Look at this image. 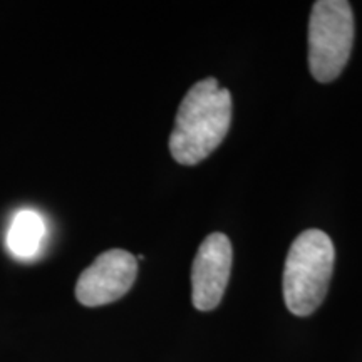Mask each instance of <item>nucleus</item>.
Listing matches in <instances>:
<instances>
[{"mask_svg":"<svg viewBox=\"0 0 362 362\" xmlns=\"http://www.w3.org/2000/svg\"><path fill=\"white\" fill-rule=\"evenodd\" d=\"M233 250L225 233L203 240L192 267V300L198 310H214L223 298L232 272Z\"/></svg>","mask_w":362,"mask_h":362,"instance_id":"5","label":"nucleus"},{"mask_svg":"<svg viewBox=\"0 0 362 362\" xmlns=\"http://www.w3.org/2000/svg\"><path fill=\"white\" fill-rule=\"evenodd\" d=\"M354 44V16L346 0H319L309 21V67L319 83L344 71Z\"/></svg>","mask_w":362,"mask_h":362,"instance_id":"3","label":"nucleus"},{"mask_svg":"<svg viewBox=\"0 0 362 362\" xmlns=\"http://www.w3.org/2000/svg\"><path fill=\"white\" fill-rule=\"evenodd\" d=\"M334 259L332 240L320 230H305L293 240L284 269V298L292 314L310 315L322 304Z\"/></svg>","mask_w":362,"mask_h":362,"instance_id":"2","label":"nucleus"},{"mask_svg":"<svg viewBox=\"0 0 362 362\" xmlns=\"http://www.w3.org/2000/svg\"><path fill=\"white\" fill-rule=\"evenodd\" d=\"M232 124V94L214 78L189 88L176 112L170 151L176 163L194 166L220 146Z\"/></svg>","mask_w":362,"mask_h":362,"instance_id":"1","label":"nucleus"},{"mask_svg":"<svg viewBox=\"0 0 362 362\" xmlns=\"http://www.w3.org/2000/svg\"><path fill=\"white\" fill-rule=\"evenodd\" d=\"M138 259L133 253L112 248L101 253L79 275L76 297L86 307H101L119 300L133 287Z\"/></svg>","mask_w":362,"mask_h":362,"instance_id":"4","label":"nucleus"},{"mask_svg":"<svg viewBox=\"0 0 362 362\" xmlns=\"http://www.w3.org/2000/svg\"><path fill=\"white\" fill-rule=\"evenodd\" d=\"M44 233V221L37 211L22 210L13 216L8 230V248L19 259H30L39 252Z\"/></svg>","mask_w":362,"mask_h":362,"instance_id":"6","label":"nucleus"}]
</instances>
